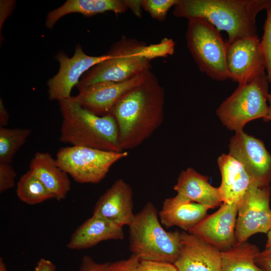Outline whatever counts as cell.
I'll return each mask as SVG.
<instances>
[{
	"label": "cell",
	"instance_id": "26",
	"mask_svg": "<svg viewBox=\"0 0 271 271\" xmlns=\"http://www.w3.org/2000/svg\"><path fill=\"white\" fill-rule=\"evenodd\" d=\"M266 18L263 27V34L260 41V49L263 56L269 83H271V5L265 10Z\"/></svg>",
	"mask_w": 271,
	"mask_h": 271
},
{
	"label": "cell",
	"instance_id": "22",
	"mask_svg": "<svg viewBox=\"0 0 271 271\" xmlns=\"http://www.w3.org/2000/svg\"><path fill=\"white\" fill-rule=\"evenodd\" d=\"M127 9L124 0H68L58 8L49 12L45 25L51 29L61 18L73 13L89 17L108 11L123 13Z\"/></svg>",
	"mask_w": 271,
	"mask_h": 271
},
{
	"label": "cell",
	"instance_id": "6",
	"mask_svg": "<svg viewBox=\"0 0 271 271\" xmlns=\"http://www.w3.org/2000/svg\"><path fill=\"white\" fill-rule=\"evenodd\" d=\"M187 45L200 70L212 79H229L226 65L227 42L220 32L207 20H188Z\"/></svg>",
	"mask_w": 271,
	"mask_h": 271
},
{
	"label": "cell",
	"instance_id": "16",
	"mask_svg": "<svg viewBox=\"0 0 271 271\" xmlns=\"http://www.w3.org/2000/svg\"><path fill=\"white\" fill-rule=\"evenodd\" d=\"M181 246L174 264L178 271H220L221 251L196 235L181 232Z\"/></svg>",
	"mask_w": 271,
	"mask_h": 271
},
{
	"label": "cell",
	"instance_id": "36",
	"mask_svg": "<svg viewBox=\"0 0 271 271\" xmlns=\"http://www.w3.org/2000/svg\"><path fill=\"white\" fill-rule=\"evenodd\" d=\"M142 0H124L127 8L130 9L133 14L138 18L142 16Z\"/></svg>",
	"mask_w": 271,
	"mask_h": 271
},
{
	"label": "cell",
	"instance_id": "31",
	"mask_svg": "<svg viewBox=\"0 0 271 271\" xmlns=\"http://www.w3.org/2000/svg\"><path fill=\"white\" fill-rule=\"evenodd\" d=\"M140 261L137 255L132 254L126 259L110 263L109 271H138Z\"/></svg>",
	"mask_w": 271,
	"mask_h": 271
},
{
	"label": "cell",
	"instance_id": "10",
	"mask_svg": "<svg viewBox=\"0 0 271 271\" xmlns=\"http://www.w3.org/2000/svg\"><path fill=\"white\" fill-rule=\"evenodd\" d=\"M257 35L227 42L226 65L229 79L239 85L266 75Z\"/></svg>",
	"mask_w": 271,
	"mask_h": 271
},
{
	"label": "cell",
	"instance_id": "11",
	"mask_svg": "<svg viewBox=\"0 0 271 271\" xmlns=\"http://www.w3.org/2000/svg\"><path fill=\"white\" fill-rule=\"evenodd\" d=\"M110 57L108 53L99 56H89L79 44L75 47L71 58L63 51L59 52L55 57L60 64L59 71L47 82L49 98L59 101L71 97L73 87L77 85L82 75L94 65Z\"/></svg>",
	"mask_w": 271,
	"mask_h": 271
},
{
	"label": "cell",
	"instance_id": "12",
	"mask_svg": "<svg viewBox=\"0 0 271 271\" xmlns=\"http://www.w3.org/2000/svg\"><path fill=\"white\" fill-rule=\"evenodd\" d=\"M229 154L239 161L252 179L261 185L271 183V154L263 142L240 131L229 145Z\"/></svg>",
	"mask_w": 271,
	"mask_h": 271
},
{
	"label": "cell",
	"instance_id": "24",
	"mask_svg": "<svg viewBox=\"0 0 271 271\" xmlns=\"http://www.w3.org/2000/svg\"><path fill=\"white\" fill-rule=\"evenodd\" d=\"M16 194L21 201L29 205L37 204L54 198L50 192L30 170L19 179Z\"/></svg>",
	"mask_w": 271,
	"mask_h": 271
},
{
	"label": "cell",
	"instance_id": "15",
	"mask_svg": "<svg viewBox=\"0 0 271 271\" xmlns=\"http://www.w3.org/2000/svg\"><path fill=\"white\" fill-rule=\"evenodd\" d=\"M133 206L131 186L123 179H118L99 197L93 215L123 227L129 226L133 219Z\"/></svg>",
	"mask_w": 271,
	"mask_h": 271
},
{
	"label": "cell",
	"instance_id": "4",
	"mask_svg": "<svg viewBox=\"0 0 271 271\" xmlns=\"http://www.w3.org/2000/svg\"><path fill=\"white\" fill-rule=\"evenodd\" d=\"M128 226L132 254L137 255L141 260L174 263L181 248V232L164 229L158 210L152 202L147 203L134 215Z\"/></svg>",
	"mask_w": 271,
	"mask_h": 271
},
{
	"label": "cell",
	"instance_id": "30",
	"mask_svg": "<svg viewBox=\"0 0 271 271\" xmlns=\"http://www.w3.org/2000/svg\"><path fill=\"white\" fill-rule=\"evenodd\" d=\"M138 271H178L173 263L149 260L140 261Z\"/></svg>",
	"mask_w": 271,
	"mask_h": 271
},
{
	"label": "cell",
	"instance_id": "8",
	"mask_svg": "<svg viewBox=\"0 0 271 271\" xmlns=\"http://www.w3.org/2000/svg\"><path fill=\"white\" fill-rule=\"evenodd\" d=\"M128 155L127 151H107L71 146L61 148L56 160L76 182L96 184L104 178L114 164Z\"/></svg>",
	"mask_w": 271,
	"mask_h": 271
},
{
	"label": "cell",
	"instance_id": "17",
	"mask_svg": "<svg viewBox=\"0 0 271 271\" xmlns=\"http://www.w3.org/2000/svg\"><path fill=\"white\" fill-rule=\"evenodd\" d=\"M217 163L221 175L218 189L222 203L238 205L251 184L255 181L243 165L229 154L219 156Z\"/></svg>",
	"mask_w": 271,
	"mask_h": 271
},
{
	"label": "cell",
	"instance_id": "32",
	"mask_svg": "<svg viewBox=\"0 0 271 271\" xmlns=\"http://www.w3.org/2000/svg\"><path fill=\"white\" fill-rule=\"evenodd\" d=\"M110 262L99 263L89 255L84 256L78 271H109Z\"/></svg>",
	"mask_w": 271,
	"mask_h": 271
},
{
	"label": "cell",
	"instance_id": "9",
	"mask_svg": "<svg viewBox=\"0 0 271 271\" xmlns=\"http://www.w3.org/2000/svg\"><path fill=\"white\" fill-rule=\"evenodd\" d=\"M269 185L253 182L238 205L235 227L237 243L247 241L252 235L267 233L271 229Z\"/></svg>",
	"mask_w": 271,
	"mask_h": 271
},
{
	"label": "cell",
	"instance_id": "18",
	"mask_svg": "<svg viewBox=\"0 0 271 271\" xmlns=\"http://www.w3.org/2000/svg\"><path fill=\"white\" fill-rule=\"evenodd\" d=\"M210 209L177 194L164 200L158 214L165 227L177 226L188 232L207 215Z\"/></svg>",
	"mask_w": 271,
	"mask_h": 271
},
{
	"label": "cell",
	"instance_id": "3",
	"mask_svg": "<svg viewBox=\"0 0 271 271\" xmlns=\"http://www.w3.org/2000/svg\"><path fill=\"white\" fill-rule=\"evenodd\" d=\"M62 117L60 140L71 146L121 152L116 121L110 113L96 115L71 96L58 101Z\"/></svg>",
	"mask_w": 271,
	"mask_h": 271
},
{
	"label": "cell",
	"instance_id": "20",
	"mask_svg": "<svg viewBox=\"0 0 271 271\" xmlns=\"http://www.w3.org/2000/svg\"><path fill=\"white\" fill-rule=\"evenodd\" d=\"M124 237L123 227L92 215L73 233L67 247L72 250H80L103 241L122 240Z\"/></svg>",
	"mask_w": 271,
	"mask_h": 271
},
{
	"label": "cell",
	"instance_id": "35",
	"mask_svg": "<svg viewBox=\"0 0 271 271\" xmlns=\"http://www.w3.org/2000/svg\"><path fill=\"white\" fill-rule=\"evenodd\" d=\"M56 268V265L52 261L45 258H41L38 260L34 271H55Z\"/></svg>",
	"mask_w": 271,
	"mask_h": 271
},
{
	"label": "cell",
	"instance_id": "23",
	"mask_svg": "<svg viewBox=\"0 0 271 271\" xmlns=\"http://www.w3.org/2000/svg\"><path fill=\"white\" fill-rule=\"evenodd\" d=\"M260 250L255 244L245 241L221 251L220 271H262L255 258Z\"/></svg>",
	"mask_w": 271,
	"mask_h": 271
},
{
	"label": "cell",
	"instance_id": "38",
	"mask_svg": "<svg viewBox=\"0 0 271 271\" xmlns=\"http://www.w3.org/2000/svg\"><path fill=\"white\" fill-rule=\"evenodd\" d=\"M268 110L265 117L263 119L264 121L271 120V93H269L267 97Z\"/></svg>",
	"mask_w": 271,
	"mask_h": 271
},
{
	"label": "cell",
	"instance_id": "19",
	"mask_svg": "<svg viewBox=\"0 0 271 271\" xmlns=\"http://www.w3.org/2000/svg\"><path fill=\"white\" fill-rule=\"evenodd\" d=\"M209 178L192 168H188L180 173L174 189L185 198L213 209L223 203L218 188L212 186Z\"/></svg>",
	"mask_w": 271,
	"mask_h": 271
},
{
	"label": "cell",
	"instance_id": "28",
	"mask_svg": "<svg viewBox=\"0 0 271 271\" xmlns=\"http://www.w3.org/2000/svg\"><path fill=\"white\" fill-rule=\"evenodd\" d=\"M178 2L179 0H142V8L152 18L162 22L165 20L170 9Z\"/></svg>",
	"mask_w": 271,
	"mask_h": 271
},
{
	"label": "cell",
	"instance_id": "27",
	"mask_svg": "<svg viewBox=\"0 0 271 271\" xmlns=\"http://www.w3.org/2000/svg\"><path fill=\"white\" fill-rule=\"evenodd\" d=\"M175 43L172 39L165 38L157 44L145 45L141 52L142 57L149 60L172 55L175 52Z\"/></svg>",
	"mask_w": 271,
	"mask_h": 271
},
{
	"label": "cell",
	"instance_id": "14",
	"mask_svg": "<svg viewBox=\"0 0 271 271\" xmlns=\"http://www.w3.org/2000/svg\"><path fill=\"white\" fill-rule=\"evenodd\" d=\"M238 205L223 203L214 213L207 215L188 232L220 251L235 245Z\"/></svg>",
	"mask_w": 271,
	"mask_h": 271
},
{
	"label": "cell",
	"instance_id": "7",
	"mask_svg": "<svg viewBox=\"0 0 271 271\" xmlns=\"http://www.w3.org/2000/svg\"><path fill=\"white\" fill-rule=\"evenodd\" d=\"M268 84L266 75L250 83L239 85L216 110L223 124L238 132L242 131L248 122L263 119L268 110Z\"/></svg>",
	"mask_w": 271,
	"mask_h": 271
},
{
	"label": "cell",
	"instance_id": "29",
	"mask_svg": "<svg viewBox=\"0 0 271 271\" xmlns=\"http://www.w3.org/2000/svg\"><path fill=\"white\" fill-rule=\"evenodd\" d=\"M17 174L11 163L0 162V193L13 188Z\"/></svg>",
	"mask_w": 271,
	"mask_h": 271
},
{
	"label": "cell",
	"instance_id": "5",
	"mask_svg": "<svg viewBox=\"0 0 271 271\" xmlns=\"http://www.w3.org/2000/svg\"><path fill=\"white\" fill-rule=\"evenodd\" d=\"M145 45L143 42L123 36L108 52L111 57L86 72L77 88L103 82L124 81L151 69V61L141 55Z\"/></svg>",
	"mask_w": 271,
	"mask_h": 271
},
{
	"label": "cell",
	"instance_id": "1",
	"mask_svg": "<svg viewBox=\"0 0 271 271\" xmlns=\"http://www.w3.org/2000/svg\"><path fill=\"white\" fill-rule=\"evenodd\" d=\"M164 104V88L150 69L145 80L126 93L110 113L117 125L121 151L140 146L161 126Z\"/></svg>",
	"mask_w": 271,
	"mask_h": 271
},
{
	"label": "cell",
	"instance_id": "25",
	"mask_svg": "<svg viewBox=\"0 0 271 271\" xmlns=\"http://www.w3.org/2000/svg\"><path fill=\"white\" fill-rule=\"evenodd\" d=\"M31 133V130L28 128L0 126V162L11 163Z\"/></svg>",
	"mask_w": 271,
	"mask_h": 271
},
{
	"label": "cell",
	"instance_id": "2",
	"mask_svg": "<svg viewBox=\"0 0 271 271\" xmlns=\"http://www.w3.org/2000/svg\"><path fill=\"white\" fill-rule=\"evenodd\" d=\"M271 5V0H179L173 15L190 19L202 18L219 32L225 31L227 43L257 35V14Z\"/></svg>",
	"mask_w": 271,
	"mask_h": 271
},
{
	"label": "cell",
	"instance_id": "37",
	"mask_svg": "<svg viewBox=\"0 0 271 271\" xmlns=\"http://www.w3.org/2000/svg\"><path fill=\"white\" fill-rule=\"evenodd\" d=\"M9 120V114L2 99H0V126L6 127Z\"/></svg>",
	"mask_w": 271,
	"mask_h": 271
},
{
	"label": "cell",
	"instance_id": "21",
	"mask_svg": "<svg viewBox=\"0 0 271 271\" xmlns=\"http://www.w3.org/2000/svg\"><path fill=\"white\" fill-rule=\"evenodd\" d=\"M29 168L52 194L60 201L71 189L68 174L58 164L56 160L47 152H37L31 159Z\"/></svg>",
	"mask_w": 271,
	"mask_h": 271
},
{
	"label": "cell",
	"instance_id": "40",
	"mask_svg": "<svg viewBox=\"0 0 271 271\" xmlns=\"http://www.w3.org/2000/svg\"><path fill=\"white\" fill-rule=\"evenodd\" d=\"M0 271H8L6 264L2 257L0 258Z\"/></svg>",
	"mask_w": 271,
	"mask_h": 271
},
{
	"label": "cell",
	"instance_id": "13",
	"mask_svg": "<svg viewBox=\"0 0 271 271\" xmlns=\"http://www.w3.org/2000/svg\"><path fill=\"white\" fill-rule=\"evenodd\" d=\"M148 70L122 82H103L77 88L79 93L73 98L82 108L96 115H107L126 93L145 80Z\"/></svg>",
	"mask_w": 271,
	"mask_h": 271
},
{
	"label": "cell",
	"instance_id": "33",
	"mask_svg": "<svg viewBox=\"0 0 271 271\" xmlns=\"http://www.w3.org/2000/svg\"><path fill=\"white\" fill-rule=\"evenodd\" d=\"M256 264L262 271H271V247H265L255 258Z\"/></svg>",
	"mask_w": 271,
	"mask_h": 271
},
{
	"label": "cell",
	"instance_id": "34",
	"mask_svg": "<svg viewBox=\"0 0 271 271\" xmlns=\"http://www.w3.org/2000/svg\"><path fill=\"white\" fill-rule=\"evenodd\" d=\"M15 3L13 1H1V29L5 20L13 10Z\"/></svg>",
	"mask_w": 271,
	"mask_h": 271
},
{
	"label": "cell",
	"instance_id": "39",
	"mask_svg": "<svg viewBox=\"0 0 271 271\" xmlns=\"http://www.w3.org/2000/svg\"><path fill=\"white\" fill-rule=\"evenodd\" d=\"M265 247H271V229L267 233Z\"/></svg>",
	"mask_w": 271,
	"mask_h": 271
}]
</instances>
